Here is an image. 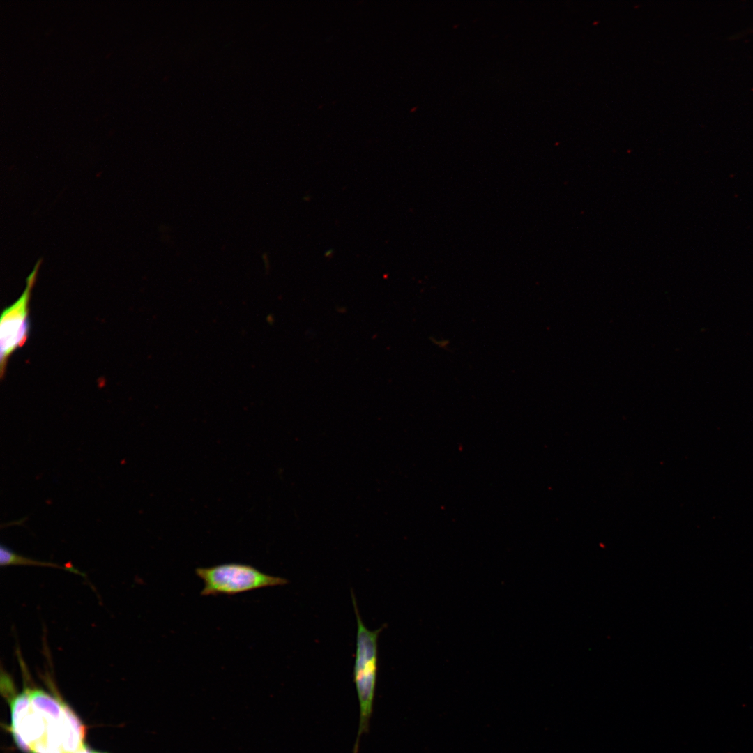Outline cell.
I'll return each instance as SVG.
<instances>
[{"instance_id": "5b68a950", "label": "cell", "mask_w": 753, "mask_h": 753, "mask_svg": "<svg viewBox=\"0 0 753 753\" xmlns=\"http://www.w3.org/2000/svg\"><path fill=\"white\" fill-rule=\"evenodd\" d=\"M0 564L2 566H8V565H38V566L53 567V568H58L65 569V570H69L70 572H75L76 574L83 575V574L82 572H80L76 568H74L72 566L63 567V566L59 565L53 563L43 562V561L33 560L32 558H27V557L21 556V555H20L18 554H16L12 549H10L7 546L3 545H1V546H0Z\"/></svg>"}, {"instance_id": "ba28073f", "label": "cell", "mask_w": 753, "mask_h": 753, "mask_svg": "<svg viewBox=\"0 0 753 753\" xmlns=\"http://www.w3.org/2000/svg\"><path fill=\"white\" fill-rule=\"evenodd\" d=\"M94 753H102V752H98L94 751Z\"/></svg>"}, {"instance_id": "6da1fadb", "label": "cell", "mask_w": 753, "mask_h": 753, "mask_svg": "<svg viewBox=\"0 0 753 753\" xmlns=\"http://www.w3.org/2000/svg\"><path fill=\"white\" fill-rule=\"evenodd\" d=\"M351 594L358 625L353 668V679L360 706V723L356 745L360 735L367 731L372 713L377 674L378 638L382 628L372 631L365 627L361 619L355 595L353 592Z\"/></svg>"}, {"instance_id": "8992f818", "label": "cell", "mask_w": 753, "mask_h": 753, "mask_svg": "<svg viewBox=\"0 0 753 753\" xmlns=\"http://www.w3.org/2000/svg\"><path fill=\"white\" fill-rule=\"evenodd\" d=\"M11 710V725L16 726L20 720L29 713L31 708V703L28 689L17 694L10 702Z\"/></svg>"}, {"instance_id": "7a4b0ae2", "label": "cell", "mask_w": 753, "mask_h": 753, "mask_svg": "<svg viewBox=\"0 0 753 753\" xmlns=\"http://www.w3.org/2000/svg\"><path fill=\"white\" fill-rule=\"evenodd\" d=\"M196 575L204 582L201 595H234L239 593L277 586L285 585L288 580L260 571L255 567L227 563L195 569Z\"/></svg>"}, {"instance_id": "277c9868", "label": "cell", "mask_w": 753, "mask_h": 753, "mask_svg": "<svg viewBox=\"0 0 753 753\" xmlns=\"http://www.w3.org/2000/svg\"><path fill=\"white\" fill-rule=\"evenodd\" d=\"M28 692L33 709L47 723L61 720L63 715V703L40 689L28 688Z\"/></svg>"}, {"instance_id": "52a82bcc", "label": "cell", "mask_w": 753, "mask_h": 753, "mask_svg": "<svg viewBox=\"0 0 753 753\" xmlns=\"http://www.w3.org/2000/svg\"><path fill=\"white\" fill-rule=\"evenodd\" d=\"M75 753H94V751L91 750L87 745L84 744Z\"/></svg>"}, {"instance_id": "3957f363", "label": "cell", "mask_w": 753, "mask_h": 753, "mask_svg": "<svg viewBox=\"0 0 753 753\" xmlns=\"http://www.w3.org/2000/svg\"><path fill=\"white\" fill-rule=\"evenodd\" d=\"M39 259L26 280L20 298L3 310L0 320V375L3 379L10 357L26 342L30 330L29 304L41 264Z\"/></svg>"}]
</instances>
